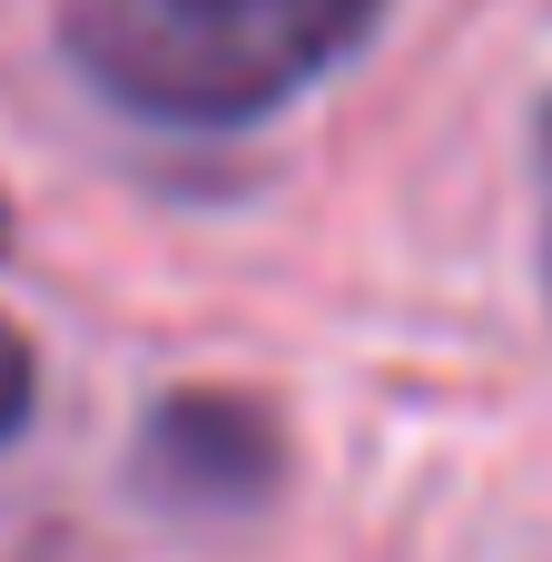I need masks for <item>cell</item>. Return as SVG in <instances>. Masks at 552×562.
Masks as SVG:
<instances>
[{"label":"cell","instance_id":"6da1fadb","mask_svg":"<svg viewBox=\"0 0 552 562\" xmlns=\"http://www.w3.org/2000/svg\"><path fill=\"white\" fill-rule=\"evenodd\" d=\"M59 40L109 99L178 119V128H237L296 89V69H277L267 49H247L237 30H217L178 0H69Z\"/></svg>","mask_w":552,"mask_h":562},{"label":"cell","instance_id":"7a4b0ae2","mask_svg":"<svg viewBox=\"0 0 552 562\" xmlns=\"http://www.w3.org/2000/svg\"><path fill=\"white\" fill-rule=\"evenodd\" d=\"M286 474V435L257 395H227V385H178L158 395L148 435H138V484L178 514H247L267 504Z\"/></svg>","mask_w":552,"mask_h":562},{"label":"cell","instance_id":"3957f363","mask_svg":"<svg viewBox=\"0 0 552 562\" xmlns=\"http://www.w3.org/2000/svg\"><path fill=\"white\" fill-rule=\"evenodd\" d=\"M178 10H198V20H217V30H237L247 49H267L277 69H326V59H346L365 30H375V10L385 0H178Z\"/></svg>","mask_w":552,"mask_h":562},{"label":"cell","instance_id":"277c9868","mask_svg":"<svg viewBox=\"0 0 552 562\" xmlns=\"http://www.w3.org/2000/svg\"><path fill=\"white\" fill-rule=\"evenodd\" d=\"M30 405H40V356H30V336L0 316V445L30 425Z\"/></svg>","mask_w":552,"mask_h":562},{"label":"cell","instance_id":"5b68a950","mask_svg":"<svg viewBox=\"0 0 552 562\" xmlns=\"http://www.w3.org/2000/svg\"><path fill=\"white\" fill-rule=\"evenodd\" d=\"M0 247H10V198H0Z\"/></svg>","mask_w":552,"mask_h":562},{"label":"cell","instance_id":"8992f818","mask_svg":"<svg viewBox=\"0 0 552 562\" xmlns=\"http://www.w3.org/2000/svg\"><path fill=\"white\" fill-rule=\"evenodd\" d=\"M543 148H552V119H543Z\"/></svg>","mask_w":552,"mask_h":562},{"label":"cell","instance_id":"52a82bcc","mask_svg":"<svg viewBox=\"0 0 552 562\" xmlns=\"http://www.w3.org/2000/svg\"><path fill=\"white\" fill-rule=\"evenodd\" d=\"M543 277H552V257H543Z\"/></svg>","mask_w":552,"mask_h":562}]
</instances>
